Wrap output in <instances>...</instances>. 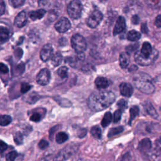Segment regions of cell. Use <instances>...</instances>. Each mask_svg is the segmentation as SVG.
I'll list each match as a JSON object with an SVG mask.
<instances>
[{"instance_id":"cell-1","label":"cell","mask_w":161,"mask_h":161,"mask_svg":"<svg viewBox=\"0 0 161 161\" xmlns=\"http://www.w3.org/2000/svg\"><path fill=\"white\" fill-rule=\"evenodd\" d=\"M115 96L113 93L109 91H98L93 92L88 99V106L91 110L100 111L113 103Z\"/></svg>"},{"instance_id":"cell-2","label":"cell","mask_w":161,"mask_h":161,"mask_svg":"<svg viewBox=\"0 0 161 161\" xmlns=\"http://www.w3.org/2000/svg\"><path fill=\"white\" fill-rule=\"evenodd\" d=\"M158 57V51L152 49L149 42H144L141 50L135 54V61L141 66H149L153 64Z\"/></svg>"},{"instance_id":"cell-3","label":"cell","mask_w":161,"mask_h":161,"mask_svg":"<svg viewBox=\"0 0 161 161\" xmlns=\"http://www.w3.org/2000/svg\"><path fill=\"white\" fill-rule=\"evenodd\" d=\"M133 83L136 88L145 94H151L154 92L155 87L151 78L146 73L141 72L135 75L133 78Z\"/></svg>"},{"instance_id":"cell-4","label":"cell","mask_w":161,"mask_h":161,"mask_svg":"<svg viewBox=\"0 0 161 161\" xmlns=\"http://www.w3.org/2000/svg\"><path fill=\"white\" fill-rule=\"evenodd\" d=\"M83 4L79 0H73L67 7V13L72 19L77 20L81 16Z\"/></svg>"},{"instance_id":"cell-5","label":"cell","mask_w":161,"mask_h":161,"mask_svg":"<svg viewBox=\"0 0 161 161\" xmlns=\"http://www.w3.org/2000/svg\"><path fill=\"white\" fill-rule=\"evenodd\" d=\"M71 45L74 49L79 54L83 53L87 48V43L84 37L79 34H75L71 39Z\"/></svg>"},{"instance_id":"cell-6","label":"cell","mask_w":161,"mask_h":161,"mask_svg":"<svg viewBox=\"0 0 161 161\" xmlns=\"http://www.w3.org/2000/svg\"><path fill=\"white\" fill-rule=\"evenodd\" d=\"M77 149L78 146H74V144L67 146L57 155V156L53 159V161H65L71 157L77 151Z\"/></svg>"},{"instance_id":"cell-7","label":"cell","mask_w":161,"mask_h":161,"mask_svg":"<svg viewBox=\"0 0 161 161\" xmlns=\"http://www.w3.org/2000/svg\"><path fill=\"white\" fill-rule=\"evenodd\" d=\"M103 18V15L101 12L98 10H94L89 15L87 21V25L91 29H95L100 25Z\"/></svg>"},{"instance_id":"cell-8","label":"cell","mask_w":161,"mask_h":161,"mask_svg":"<svg viewBox=\"0 0 161 161\" xmlns=\"http://www.w3.org/2000/svg\"><path fill=\"white\" fill-rule=\"evenodd\" d=\"M50 80V72L47 69H43L37 76V82L41 86L48 84Z\"/></svg>"},{"instance_id":"cell-9","label":"cell","mask_w":161,"mask_h":161,"mask_svg":"<svg viewBox=\"0 0 161 161\" xmlns=\"http://www.w3.org/2000/svg\"><path fill=\"white\" fill-rule=\"evenodd\" d=\"M71 23L66 18H61L55 25L56 30L59 33H65L71 28Z\"/></svg>"},{"instance_id":"cell-10","label":"cell","mask_w":161,"mask_h":161,"mask_svg":"<svg viewBox=\"0 0 161 161\" xmlns=\"http://www.w3.org/2000/svg\"><path fill=\"white\" fill-rule=\"evenodd\" d=\"M53 49L52 44H47L45 45H44L40 53L42 61L44 62L49 61L50 58H52L53 56Z\"/></svg>"},{"instance_id":"cell-11","label":"cell","mask_w":161,"mask_h":161,"mask_svg":"<svg viewBox=\"0 0 161 161\" xmlns=\"http://www.w3.org/2000/svg\"><path fill=\"white\" fill-rule=\"evenodd\" d=\"M126 28V22L125 20L123 17H119L118 18L115 28L113 30V35H119L125 30Z\"/></svg>"},{"instance_id":"cell-12","label":"cell","mask_w":161,"mask_h":161,"mask_svg":"<svg viewBox=\"0 0 161 161\" xmlns=\"http://www.w3.org/2000/svg\"><path fill=\"white\" fill-rule=\"evenodd\" d=\"M27 16L25 12H21L15 19V25L18 28H22L27 23Z\"/></svg>"},{"instance_id":"cell-13","label":"cell","mask_w":161,"mask_h":161,"mask_svg":"<svg viewBox=\"0 0 161 161\" xmlns=\"http://www.w3.org/2000/svg\"><path fill=\"white\" fill-rule=\"evenodd\" d=\"M120 91L122 96L128 98L133 94V88L129 83H122L120 85Z\"/></svg>"},{"instance_id":"cell-14","label":"cell","mask_w":161,"mask_h":161,"mask_svg":"<svg viewBox=\"0 0 161 161\" xmlns=\"http://www.w3.org/2000/svg\"><path fill=\"white\" fill-rule=\"evenodd\" d=\"M152 147V142L149 138H143L138 143V149L141 152L147 153Z\"/></svg>"},{"instance_id":"cell-15","label":"cell","mask_w":161,"mask_h":161,"mask_svg":"<svg viewBox=\"0 0 161 161\" xmlns=\"http://www.w3.org/2000/svg\"><path fill=\"white\" fill-rule=\"evenodd\" d=\"M96 86L99 89H103L108 88L110 85L108 80L103 77H98L95 80Z\"/></svg>"},{"instance_id":"cell-16","label":"cell","mask_w":161,"mask_h":161,"mask_svg":"<svg viewBox=\"0 0 161 161\" xmlns=\"http://www.w3.org/2000/svg\"><path fill=\"white\" fill-rule=\"evenodd\" d=\"M120 65L121 68L125 69L129 65L130 56L127 52H122L120 55Z\"/></svg>"},{"instance_id":"cell-17","label":"cell","mask_w":161,"mask_h":161,"mask_svg":"<svg viewBox=\"0 0 161 161\" xmlns=\"http://www.w3.org/2000/svg\"><path fill=\"white\" fill-rule=\"evenodd\" d=\"M144 107H145V108H146L147 113L150 116H152L153 119H157V118L158 117V114L151 102L148 101H146V103H145Z\"/></svg>"},{"instance_id":"cell-18","label":"cell","mask_w":161,"mask_h":161,"mask_svg":"<svg viewBox=\"0 0 161 161\" xmlns=\"http://www.w3.org/2000/svg\"><path fill=\"white\" fill-rule=\"evenodd\" d=\"M46 13V11L44 9H40L36 11H33L29 13V17L32 20H37L42 18Z\"/></svg>"},{"instance_id":"cell-19","label":"cell","mask_w":161,"mask_h":161,"mask_svg":"<svg viewBox=\"0 0 161 161\" xmlns=\"http://www.w3.org/2000/svg\"><path fill=\"white\" fill-rule=\"evenodd\" d=\"M141 37V34L140 32H138V31L134 30L128 31L127 35V39L131 42H136L140 39Z\"/></svg>"},{"instance_id":"cell-20","label":"cell","mask_w":161,"mask_h":161,"mask_svg":"<svg viewBox=\"0 0 161 161\" xmlns=\"http://www.w3.org/2000/svg\"><path fill=\"white\" fill-rule=\"evenodd\" d=\"M51 59L53 66L57 67L61 64L62 61V56L60 52H57L52 56Z\"/></svg>"},{"instance_id":"cell-21","label":"cell","mask_w":161,"mask_h":161,"mask_svg":"<svg viewBox=\"0 0 161 161\" xmlns=\"http://www.w3.org/2000/svg\"><path fill=\"white\" fill-rule=\"evenodd\" d=\"M139 113V108L137 106H133L130 110V119L128 124L132 125V122L135 119Z\"/></svg>"},{"instance_id":"cell-22","label":"cell","mask_w":161,"mask_h":161,"mask_svg":"<svg viewBox=\"0 0 161 161\" xmlns=\"http://www.w3.org/2000/svg\"><path fill=\"white\" fill-rule=\"evenodd\" d=\"M12 121V118L10 115H4L0 116V125L5 127L10 125Z\"/></svg>"},{"instance_id":"cell-23","label":"cell","mask_w":161,"mask_h":161,"mask_svg":"<svg viewBox=\"0 0 161 161\" xmlns=\"http://www.w3.org/2000/svg\"><path fill=\"white\" fill-rule=\"evenodd\" d=\"M112 120V115L110 112H106L101 121V125L103 127L108 126Z\"/></svg>"},{"instance_id":"cell-24","label":"cell","mask_w":161,"mask_h":161,"mask_svg":"<svg viewBox=\"0 0 161 161\" xmlns=\"http://www.w3.org/2000/svg\"><path fill=\"white\" fill-rule=\"evenodd\" d=\"M69 138V136L67 133L64 132H59L57 133V135L56 137V142L58 143H63L66 142Z\"/></svg>"},{"instance_id":"cell-25","label":"cell","mask_w":161,"mask_h":161,"mask_svg":"<svg viewBox=\"0 0 161 161\" xmlns=\"http://www.w3.org/2000/svg\"><path fill=\"white\" fill-rule=\"evenodd\" d=\"M91 134L95 138L100 139L101 138L102 132L101 129L98 126H94L91 128Z\"/></svg>"},{"instance_id":"cell-26","label":"cell","mask_w":161,"mask_h":161,"mask_svg":"<svg viewBox=\"0 0 161 161\" xmlns=\"http://www.w3.org/2000/svg\"><path fill=\"white\" fill-rule=\"evenodd\" d=\"M9 37V31L8 30L3 27V26H0V41H5L7 40Z\"/></svg>"},{"instance_id":"cell-27","label":"cell","mask_w":161,"mask_h":161,"mask_svg":"<svg viewBox=\"0 0 161 161\" xmlns=\"http://www.w3.org/2000/svg\"><path fill=\"white\" fill-rule=\"evenodd\" d=\"M123 131V127H121V126L118 127H116V128H111V129L109 131V132H108V137L109 138L111 137H113L115 135H118V134L121 133Z\"/></svg>"},{"instance_id":"cell-28","label":"cell","mask_w":161,"mask_h":161,"mask_svg":"<svg viewBox=\"0 0 161 161\" xmlns=\"http://www.w3.org/2000/svg\"><path fill=\"white\" fill-rule=\"evenodd\" d=\"M68 68L66 66H63L59 69L57 71V74L62 79H65L68 76Z\"/></svg>"},{"instance_id":"cell-29","label":"cell","mask_w":161,"mask_h":161,"mask_svg":"<svg viewBox=\"0 0 161 161\" xmlns=\"http://www.w3.org/2000/svg\"><path fill=\"white\" fill-rule=\"evenodd\" d=\"M14 140L15 143L17 145H21L23 143V137L22 133L20 132H18L15 134L14 135Z\"/></svg>"},{"instance_id":"cell-30","label":"cell","mask_w":161,"mask_h":161,"mask_svg":"<svg viewBox=\"0 0 161 161\" xmlns=\"http://www.w3.org/2000/svg\"><path fill=\"white\" fill-rule=\"evenodd\" d=\"M18 156V153L16 151H12L7 155V161H15Z\"/></svg>"},{"instance_id":"cell-31","label":"cell","mask_w":161,"mask_h":161,"mask_svg":"<svg viewBox=\"0 0 161 161\" xmlns=\"http://www.w3.org/2000/svg\"><path fill=\"white\" fill-rule=\"evenodd\" d=\"M10 1L14 8H19L24 4L25 0H10Z\"/></svg>"},{"instance_id":"cell-32","label":"cell","mask_w":161,"mask_h":161,"mask_svg":"<svg viewBox=\"0 0 161 161\" xmlns=\"http://www.w3.org/2000/svg\"><path fill=\"white\" fill-rule=\"evenodd\" d=\"M122 115V110H118L114 113V116H113V121L114 123H118L119 122L121 118Z\"/></svg>"},{"instance_id":"cell-33","label":"cell","mask_w":161,"mask_h":161,"mask_svg":"<svg viewBox=\"0 0 161 161\" xmlns=\"http://www.w3.org/2000/svg\"><path fill=\"white\" fill-rule=\"evenodd\" d=\"M118 106L119 107L120 110H124L127 108L128 107V103L125 100H120L119 101V102L117 103Z\"/></svg>"},{"instance_id":"cell-34","label":"cell","mask_w":161,"mask_h":161,"mask_svg":"<svg viewBox=\"0 0 161 161\" xmlns=\"http://www.w3.org/2000/svg\"><path fill=\"white\" fill-rule=\"evenodd\" d=\"M30 120L34 122H39L42 120V116L39 113H34L30 116Z\"/></svg>"},{"instance_id":"cell-35","label":"cell","mask_w":161,"mask_h":161,"mask_svg":"<svg viewBox=\"0 0 161 161\" xmlns=\"http://www.w3.org/2000/svg\"><path fill=\"white\" fill-rule=\"evenodd\" d=\"M31 86L28 83H23L21 84V92L22 93H26V92L30 89Z\"/></svg>"},{"instance_id":"cell-36","label":"cell","mask_w":161,"mask_h":161,"mask_svg":"<svg viewBox=\"0 0 161 161\" xmlns=\"http://www.w3.org/2000/svg\"><path fill=\"white\" fill-rule=\"evenodd\" d=\"M49 142H48L47 141L45 140H42L39 143V147L41 149H47L48 147H49Z\"/></svg>"},{"instance_id":"cell-37","label":"cell","mask_w":161,"mask_h":161,"mask_svg":"<svg viewBox=\"0 0 161 161\" xmlns=\"http://www.w3.org/2000/svg\"><path fill=\"white\" fill-rule=\"evenodd\" d=\"M0 72L4 74L8 72V67L3 63H0Z\"/></svg>"},{"instance_id":"cell-38","label":"cell","mask_w":161,"mask_h":161,"mask_svg":"<svg viewBox=\"0 0 161 161\" xmlns=\"http://www.w3.org/2000/svg\"><path fill=\"white\" fill-rule=\"evenodd\" d=\"M7 148H8L7 144L3 141H0V154L3 152L4 151H6Z\"/></svg>"},{"instance_id":"cell-39","label":"cell","mask_w":161,"mask_h":161,"mask_svg":"<svg viewBox=\"0 0 161 161\" xmlns=\"http://www.w3.org/2000/svg\"><path fill=\"white\" fill-rule=\"evenodd\" d=\"M5 12V3L4 0H0V16L4 14Z\"/></svg>"},{"instance_id":"cell-40","label":"cell","mask_w":161,"mask_h":161,"mask_svg":"<svg viewBox=\"0 0 161 161\" xmlns=\"http://www.w3.org/2000/svg\"><path fill=\"white\" fill-rule=\"evenodd\" d=\"M155 25L159 28H161V15H158L155 18Z\"/></svg>"},{"instance_id":"cell-41","label":"cell","mask_w":161,"mask_h":161,"mask_svg":"<svg viewBox=\"0 0 161 161\" xmlns=\"http://www.w3.org/2000/svg\"><path fill=\"white\" fill-rule=\"evenodd\" d=\"M132 21L134 24H138L139 22V18L137 15L133 16L132 18Z\"/></svg>"},{"instance_id":"cell-42","label":"cell","mask_w":161,"mask_h":161,"mask_svg":"<svg viewBox=\"0 0 161 161\" xmlns=\"http://www.w3.org/2000/svg\"><path fill=\"white\" fill-rule=\"evenodd\" d=\"M49 0H39V4L40 7H44L48 3Z\"/></svg>"},{"instance_id":"cell-43","label":"cell","mask_w":161,"mask_h":161,"mask_svg":"<svg viewBox=\"0 0 161 161\" xmlns=\"http://www.w3.org/2000/svg\"><path fill=\"white\" fill-rule=\"evenodd\" d=\"M142 31H143L144 30V29L146 30V33L147 34L148 32V29H147V24H143L142 25Z\"/></svg>"}]
</instances>
